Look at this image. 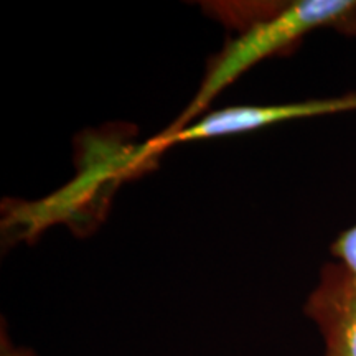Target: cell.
I'll return each instance as SVG.
<instances>
[{
	"instance_id": "1",
	"label": "cell",
	"mask_w": 356,
	"mask_h": 356,
	"mask_svg": "<svg viewBox=\"0 0 356 356\" xmlns=\"http://www.w3.org/2000/svg\"><path fill=\"white\" fill-rule=\"evenodd\" d=\"M320 29H335L340 33L356 35L355 0H296L264 10L226 43L211 63L197 95L167 131L197 121L222 89L248 70L266 58L284 55L296 48L305 35Z\"/></svg>"
},
{
	"instance_id": "2",
	"label": "cell",
	"mask_w": 356,
	"mask_h": 356,
	"mask_svg": "<svg viewBox=\"0 0 356 356\" xmlns=\"http://www.w3.org/2000/svg\"><path fill=\"white\" fill-rule=\"evenodd\" d=\"M350 111H356V92L327 97V99H310L273 106H236V108L221 109L218 113L203 115L200 121L175 129V131L163 129L159 136L136 147L132 152L126 155V160L119 163V175L139 170L142 165L149 163L168 147L184 144V142L254 131V129L292 121V119L318 118V115L350 113Z\"/></svg>"
},
{
	"instance_id": "3",
	"label": "cell",
	"mask_w": 356,
	"mask_h": 356,
	"mask_svg": "<svg viewBox=\"0 0 356 356\" xmlns=\"http://www.w3.org/2000/svg\"><path fill=\"white\" fill-rule=\"evenodd\" d=\"M323 340V356H356V274L327 262L304 307Z\"/></svg>"
},
{
	"instance_id": "4",
	"label": "cell",
	"mask_w": 356,
	"mask_h": 356,
	"mask_svg": "<svg viewBox=\"0 0 356 356\" xmlns=\"http://www.w3.org/2000/svg\"><path fill=\"white\" fill-rule=\"evenodd\" d=\"M337 261L345 264L356 274V225L338 236V239L332 246Z\"/></svg>"
},
{
	"instance_id": "5",
	"label": "cell",
	"mask_w": 356,
	"mask_h": 356,
	"mask_svg": "<svg viewBox=\"0 0 356 356\" xmlns=\"http://www.w3.org/2000/svg\"><path fill=\"white\" fill-rule=\"evenodd\" d=\"M0 356H35L32 351L26 350H19L15 346L10 345V341L6 340V337L2 338V351H0Z\"/></svg>"
}]
</instances>
